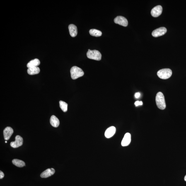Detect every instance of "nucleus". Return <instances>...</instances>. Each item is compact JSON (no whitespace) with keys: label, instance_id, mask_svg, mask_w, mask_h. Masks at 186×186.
<instances>
[{"label":"nucleus","instance_id":"1","mask_svg":"<svg viewBox=\"0 0 186 186\" xmlns=\"http://www.w3.org/2000/svg\"><path fill=\"white\" fill-rule=\"evenodd\" d=\"M156 105L158 108L164 110L166 107L164 95L161 92L157 93L156 98Z\"/></svg>","mask_w":186,"mask_h":186},{"label":"nucleus","instance_id":"2","mask_svg":"<svg viewBox=\"0 0 186 186\" xmlns=\"http://www.w3.org/2000/svg\"><path fill=\"white\" fill-rule=\"evenodd\" d=\"M71 73L72 79L73 80L76 79L81 77L84 74V72L83 70L77 66H73L71 68Z\"/></svg>","mask_w":186,"mask_h":186},{"label":"nucleus","instance_id":"3","mask_svg":"<svg viewBox=\"0 0 186 186\" xmlns=\"http://www.w3.org/2000/svg\"><path fill=\"white\" fill-rule=\"evenodd\" d=\"M172 75L171 70L168 68L160 70L157 73V75L158 77L163 79H169L171 77Z\"/></svg>","mask_w":186,"mask_h":186},{"label":"nucleus","instance_id":"4","mask_svg":"<svg viewBox=\"0 0 186 186\" xmlns=\"http://www.w3.org/2000/svg\"><path fill=\"white\" fill-rule=\"evenodd\" d=\"M87 56L89 58L95 60L99 61L101 59V54L99 51L97 50H90L88 51L87 53Z\"/></svg>","mask_w":186,"mask_h":186},{"label":"nucleus","instance_id":"5","mask_svg":"<svg viewBox=\"0 0 186 186\" xmlns=\"http://www.w3.org/2000/svg\"><path fill=\"white\" fill-rule=\"evenodd\" d=\"M15 141L14 142H12L11 143V146L14 148L19 147L22 146L23 143V139L21 136H17L15 137Z\"/></svg>","mask_w":186,"mask_h":186},{"label":"nucleus","instance_id":"6","mask_svg":"<svg viewBox=\"0 0 186 186\" xmlns=\"http://www.w3.org/2000/svg\"><path fill=\"white\" fill-rule=\"evenodd\" d=\"M167 32V30L166 28L164 27H160L153 31L152 32V35L154 37L161 36L165 35Z\"/></svg>","mask_w":186,"mask_h":186},{"label":"nucleus","instance_id":"7","mask_svg":"<svg viewBox=\"0 0 186 186\" xmlns=\"http://www.w3.org/2000/svg\"><path fill=\"white\" fill-rule=\"evenodd\" d=\"M114 22L115 24L127 27L128 25V21L126 18L122 16H118L114 19Z\"/></svg>","mask_w":186,"mask_h":186},{"label":"nucleus","instance_id":"8","mask_svg":"<svg viewBox=\"0 0 186 186\" xmlns=\"http://www.w3.org/2000/svg\"><path fill=\"white\" fill-rule=\"evenodd\" d=\"M162 12V7L161 6L158 5L155 7L151 11L152 16L154 17H157L161 14Z\"/></svg>","mask_w":186,"mask_h":186},{"label":"nucleus","instance_id":"9","mask_svg":"<svg viewBox=\"0 0 186 186\" xmlns=\"http://www.w3.org/2000/svg\"><path fill=\"white\" fill-rule=\"evenodd\" d=\"M13 132V130L11 127H8L6 128L3 131L4 139L6 140H9Z\"/></svg>","mask_w":186,"mask_h":186},{"label":"nucleus","instance_id":"10","mask_svg":"<svg viewBox=\"0 0 186 186\" xmlns=\"http://www.w3.org/2000/svg\"><path fill=\"white\" fill-rule=\"evenodd\" d=\"M131 136L129 133H127L124 135L122 142V146H128L131 142Z\"/></svg>","mask_w":186,"mask_h":186},{"label":"nucleus","instance_id":"11","mask_svg":"<svg viewBox=\"0 0 186 186\" xmlns=\"http://www.w3.org/2000/svg\"><path fill=\"white\" fill-rule=\"evenodd\" d=\"M54 173H55V170L54 169H48L41 174L40 177L42 178H47L53 175Z\"/></svg>","mask_w":186,"mask_h":186},{"label":"nucleus","instance_id":"12","mask_svg":"<svg viewBox=\"0 0 186 186\" xmlns=\"http://www.w3.org/2000/svg\"><path fill=\"white\" fill-rule=\"evenodd\" d=\"M116 129L115 127L112 126L107 128L105 132V136L107 138H110L115 134Z\"/></svg>","mask_w":186,"mask_h":186},{"label":"nucleus","instance_id":"13","mask_svg":"<svg viewBox=\"0 0 186 186\" xmlns=\"http://www.w3.org/2000/svg\"><path fill=\"white\" fill-rule=\"evenodd\" d=\"M70 35L72 37H76L77 35L78 30L77 27L73 24H71L68 27Z\"/></svg>","mask_w":186,"mask_h":186},{"label":"nucleus","instance_id":"14","mask_svg":"<svg viewBox=\"0 0 186 186\" xmlns=\"http://www.w3.org/2000/svg\"><path fill=\"white\" fill-rule=\"evenodd\" d=\"M40 72V68L38 66L29 68L27 70V73L31 75L38 74Z\"/></svg>","mask_w":186,"mask_h":186},{"label":"nucleus","instance_id":"15","mask_svg":"<svg viewBox=\"0 0 186 186\" xmlns=\"http://www.w3.org/2000/svg\"><path fill=\"white\" fill-rule=\"evenodd\" d=\"M50 123L52 127L57 128L59 125V120L55 115H53L50 118Z\"/></svg>","mask_w":186,"mask_h":186},{"label":"nucleus","instance_id":"16","mask_svg":"<svg viewBox=\"0 0 186 186\" xmlns=\"http://www.w3.org/2000/svg\"><path fill=\"white\" fill-rule=\"evenodd\" d=\"M40 64V61L38 59L32 60L29 62L27 64V67L28 68L38 66Z\"/></svg>","mask_w":186,"mask_h":186},{"label":"nucleus","instance_id":"17","mask_svg":"<svg viewBox=\"0 0 186 186\" xmlns=\"http://www.w3.org/2000/svg\"><path fill=\"white\" fill-rule=\"evenodd\" d=\"M89 33L90 35L96 37H100L102 35L101 31L94 29H91L90 30Z\"/></svg>","mask_w":186,"mask_h":186},{"label":"nucleus","instance_id":"18","mask_svg":"<svg viewBox=\"0 0 186 186\" xmlns=\"http://www.w3.org/2000/svg\"><path fill=\"white\" fill-rule=\"evenodd\" d=\"M12 163L13 165H16V166L21 168L25 165V163L22 160L14 159L13 160Z\"/></svg>","mask_w":186,"mask_h":186},{"label":"nucleus","instance_id":"19","mask_svg":"<svg viewBox=\"0 0 186 186\" xmlns=\"http://www.w3.org/2000/svg\"><path fill=\"white\" fill-rule=\"evenodd\" d=\"M60 107L61 110L64 112L67 111L68 110V104L66 102L60 101H59Z\"/></svg>","mask_w":186,"mask_h":186},{"label":"nucleus","instance_id":"20","mask_svg":"<svg viewBox=\"0 0 186 186\" xmlns=\"http://www.w3.org/2000/svg\"><path fill=\"white\" fill-rule=\"evenodd\" d=\"M143 104V102L142 101H137L134 103L136 107H138L139 105H142Z\"/></svg>","mask_w":186,"mask_h":186},{"label":"nucleus","instance_id":"21","mask_svg":"<svg viewBox=\"0 0 186 186\" xmlns=\"http://www.w3.org/2000/svg\"><path fill=\"white\" fill-rule=\"evenodd\" d=\"M140 93H136L135 94V97L136 98H139L140 96Z\"/></svg>","mask_w":186,"mask_h":186},{"label":"nucleus","instance_id":"22","mask_svg":"<svg viewBox=\"0 0 186 186\" xmlns=\"http://www.w3.org/2000/svg\"><path fill=\"white\" fill-rule=\"evenodd\" d=\"M4 177V174L3 172L1 171H0V179H2Z\"/></svg>","mask_w":186,"mask_h":186},{"label":"nucleus","instance_id":"23","mask_svg":"<svg viewBox=\"0 0 186 186\" xmlns=\"http://www.w3.org/2000/svg\"><path fill=\"white\" fill-rule=\"evenodd\" d=\"M184 180H185V181H186V175L185 176V177H184Z\"/></svg>","mask_w":186,"mask_h":186},{"label":"nucleus","instance_id":"24","mask_svg":"<svg viewBox=\"0 0 186 186\" xmlns=\"http://www.w3.org/2000/svg\"><path fill=\"white\" fill-rule=\"evenodd\" d=\"M90 49H89L88 50V51H90Z\"/></svg>","mask_w":186,"mask_h":186},{"label":"nucleus","instance_id":"25","mask_svg":"<svg viewBox=\"0 0 186 186\" xmlns=\"http://www.w3.org/2000/svg\"><path fill=\"white\" fill-rule=\"evenodd\" d=\"M7 141H5V143H7Z\"/></svg>","mask_w":186,"mask_h":186}]
</instances>
